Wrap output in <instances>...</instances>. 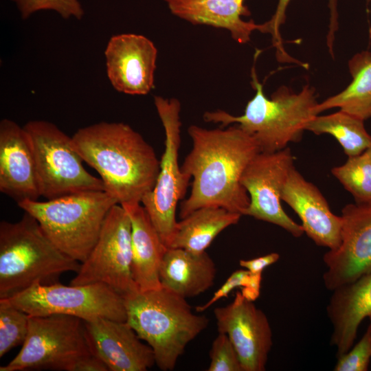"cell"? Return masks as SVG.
Instances as JSON below:
<instances>
[{
  "label": "cell",
  "mask_w": 371,
  "mask_h": 371,
  "mask_svg": "<svg viewBox=\"0 0 371 371\" xmlns=\"http://www.w3.org/2000/svg\"><path fill=\"white\" fill-rule=\"evenodd\" d=\"M192 148L181 169L192 178L189 196L180 205V218L208 206L245 214L250 199L240 179L251 160L260 152L255 139L238 125L188 129Z\"/></svg>",
  "instance_id": "obj_1"
},
{
  "label": "cell",
  "mask_w": 371,
  "mask_h": 371,
  "mask_svg": "<svg viewBox=\"0 0 371 371\" xmlns=\"http://www.w3.org/2000/svg\"><path fill=\"white\" fill-rule=\"evenodd\" d=\"M73 144L100 175L104 191L120 205L140 202L160 169L153 148L129 125L101 122L78 129Z\"/></svg>",
  "instance_id": "obj_2"
},
{
  "label": "cell",
  "mask_w": 371,
  "mask_h": 371,
  "mask_svg": "<svg viewBox=\"0 0 371 371\" xmlns=\"http://www.w3.org/2000/svg\"><path fill=\"white\" fill-rule=\"evenodd\" d=\"M254 69L253 67L251 85L256 94L247 102L242 115L217 110L205 112L203 119L219 123L222 127L238 124L255 139L260 152L274 153L284 149L290 142L301 141L307 124L317 115L315 109L318 102L315 89L308 85L298 93L282 86L267 98Z\"/></svg>",
  "instance_id": "obj_3"
},
{
  "label": "cell",
  "mask_w": 371,
  "mask_h": 371,
  "mask_svg": "<svg viewBox=\"0 0 371 371\" xmlns=\"http://www.w3.org/2000/svg\"><path fill=\"white\" fill-rule=\"evenodd\" d=\"M126 322L153 349L155 364L173 370L187 345L209 324L195 314L186 299L163 287L137 291L124 297Z\"/></svg>",
  "instance_id": "obj_4"
},
{
  "label": "cell",
  "mask_w": 371,
  "mask_h": 371,
  "mask_svg": "<svg viewBox=\"0 0 371 371\" xmlns=\"http://www.w3.org/2000/svg\"><path fill=\"white\" fill-rule=\"evenodd\" d=\"M80 262L60 251L37 220L24 212L17 222L0 223V299H8L35 282H59L66 272H78Z\"/></svg>",
  "instance_id": "obj_5"
},
{
  "label": "cell",
  "mask_w": 371,
  "mask_h": 371,
  "mask_svg": "<svg viewBox=\"0 0 371 371\" xmlns=\"http://www.w3.org/2000/svg\"><path fill=\"white\" fill-rule=\"evenodd\" d=\"M17 204L37 220L60 251L82 262L96 243L108 212L118 203L105 191H90Z\"/></svg>",
  "instance_id": "obj_6"
},
{
  "label": "cell",
  "mask_w": 371,
  "mask_h": 371,
  "mask_svg": "<svg viewBox=\"0 0 371 371\" xmlns=\"http://www.w3.org/2000/svg\"><path fill=\"white\" fill-rule=\"evenodd\" d=\"M23 127L33 145L41 196L52 199L79 192L104 191L101 179L85 168L71 137L45 120H32Z\"/></svg>",
  "instance_id": "obj_7"
},
{
  "label": "cell",
  "mask_w": 371,
  "mask_h": 371,
  "mask_svg": "<svg viewBox=\"0 0 371 371\" xmlns=\"http://www.w3.org/2000/svg\"><path fill=\"white\" fill-rule=\"evenodd\" d=\"M90 353L82 319L61 314L30 316L21 350L0 371H71L79 359Z\"/></svg>",
  "instance_id": "obj_8"
},
{
  "label": "cell",
  "mask_w": 371,
  "mask_h": 371,
  "mask_svg": "<svg viewBox=\"0 0 371 371\" xmlns=\"http://www.w3.org/2000/svg\"><path fill=\"white\" fill-rule=\"evenodd\" d=\"M154 103L165 132V150L153 189L141 201L164 244L168 247L177 221L176 210L185 197L190 177L178 162L181 144V104L176 98L155 96Z\"/></svg>",
  "instance_id": "obj_9"
},
{
  "label": "cell",
  "mask_w": 371,
  "mask_h": 371,
  "mask_svg": "<svg viewBox=\"0 0 371 371\" xmlns=\"http://www.w3.org/2000/svg\"><path fill=\"white\" fill-rule=\"evenodd\" d=\"M8 300L30 316L61 314L83 321L102 317L126 322L124 297L102 283L64 285L35 282Z\"/></svg>",
  "instance_id": "obj_10"
},
{
  "label": "cell",
  "mask_w": 371,
  "mask_h": 371,
  "mask_svg": "<svg viewBox=\"0 0 371 371\" xmlns=\"http://www.w3.org/2000/svg\"><path fill=\"white\" fill-rule=\"evenodd\" d=\"M131 223L125 209L114 205L96 243L70 284L102 283L126 297L139 291L132 276Z\"/></svg>",
  "instance_id": "obj_11"
},
{
  "label": "cell",
  "mask_w": 371,
  "mask_h": 371,
  "mask_svg": "<svg viewBox=\"0 0 371 371\" xmlns=\"http://www.w3.org/2000/svg\"><path fill=\"white\" fill-rule=\"evenodd\" d=\"M293 158L288 147L274 153L260 152L246 167L240 182L250 199L244 215L278 225L297 238L304 234V229L281 205L282 188L294 166Z\"/></svg>",
  "instance_id": "obj_12"
},
{
  "label": "cell",
  "mask_w": 371,
  "mask_h": 371,
  "mask_svg": "<svg viewBox=\"0 0 371 371\" xmlns=\"http://www.w3.org/2000/svg\"><path fill=\"white\" fill-rule=\"evenodd\" d=\"M341 218L340 244L323 256V282L330 291L371 271V203L348 204Z\"/></svg>",
  "instance_id": "obj_13"
},
{
  "label": "cell",
  "mask_w": 371,
  "mask_h": 371,
  "mask_svg": "<svg viewBox=\"0 0 371 371\" xmlns=\"http://www.w3.org/2000/svg\"><path fill=\"white\" fill-rule=\"evenodd\" d=\"M218 333L226 334L243 371H264L273 345L272 330L265 313L237 292L225 306L214 311Z\"/></svg>",
  "instance_id": "obj_14"
},
{
  "label": "cell",
  "mask_w": 371,
  "mask_h": 371,
  "mask_svg": "<svg viewBox=\"0 0 371 371\" xmlns=\"http://www.w3.org/2000/svg\"><path fill=\"white\" fill-rule=\"evenodd\" d=\"M104 56L113 88L129 95H146L154 87L157 49L147 37L120 34L111 37Z\"/></svg>",
  "instance_id": "obj_15"
},
{
  "label": "cell",
  "mask_w": 371,
  "mask_h": 371,
  "mask_svg": "<svg viewBox=\"0 0 371 371\" xmlns=\"http://www.w3.org/2000/svg\"><path fill=\"white\" fill-rule=\"evenodd\" d=\"M83 322L90 352L104 362L109 371H146L155 364L153 349L127 322L102 317Z\"/></svg>",
  "instance_id": "obj_16"
},
{
  "label": "cell",
  "mask_w": 371,
  "mask_h": 371,
  "mask_svg": "<svg viewBox=\"0 0 371 371\" xmlns=\"http://www.w3.org/2000/svg\"><path fill=\"white\" fill-rule=\"evenodd\" d=\"M0 192L17 203L41 196L30 137L9 119L0 122Z\"/></svg>",
  "instance_id": "obj_17"
},
{
  "label": "cell",
  "mask_w": 371,
  "mask_h": 371,
  "mask_svg": "<svg viewBox=\"0 0 371 371\" xmlns=\"http://www.w3.org/2000/svg\"><path fill=\"white\" fill-rule=\"evenodd\" d=\"M285 201L298 215L304 233L318 246L335 249L341 242V218L330 210L319 190L293 166L281 191Z\"/></svg>",
  "instance_id": "obj_18"
},
{
  "label": "cell",
  "mask_w": 371,
  "mask_h": 371,
  "mask_svg": "<svg viewBox=\"0 0 371 371\" xmlns=\"http://www.w3.org/2000/svg\"><path fill=\"white\" fill-rule=\"evenodd\" d=\"M326 312L333 328L330 345L338 357L353 346L361 323L371 321V271L333 290Z\"/></svg>",
  "instance_id": "obj_19"
},
{
  "label": "cell",
  "mask_w": 371,
  "mask_h": 371,
  "mask_svg": "<svg viewBox=\"0 0 371 371\" xmlns=\"http://www.w3.org/2000/svg\"><path fill=\"white\" fill-rule=\"evenodd\" d=\"M131 223L133 280L140 292L161 288L159 269L168 247L140 202L121 204Z\"/></svg>",
  "instance_id": "obj_20"
},
{
  "label": "cell",
  "mask_w": 371,
  "mask_h": 371,
  "mask_svg": "<svg viewBox=\"0 0 371 371\" xmlns=\"http://www.w3.org/2000/svg\"><path fill=\"white\" fill-rule=\"evenodd\" d=\"M244 0H173L168 3L171 12L194 25H206L228 30L239 43L249 41L255 30L262 32V24L242 16L250 14Z\"/></svg>",
  "instance_id": "obj_21"
},
{
  "label": "cell",
  "mask_w": 371,
  "mask_h": 371,
  "mask_svg": "<svg viewBox=\"0 0 371 371\" xmlns=\"http://www.w3.org/2000/svg\"><path fill=\"white\" fill-rule=\"evenodd\" d=\"M216 266L209 254L168 247L161 263V287L185 299L208 290L214 283Z\"/></svg>",
  "instance_id": "obj_22"
},
{
  "label": "cell",
  "mask_w": 371,
  "mask_h": 371,
  "mask_svg": "<svg viewBox=\"0 0 371 371\" xmlns=\"http://www.w3.org/2000/svg\"><path fill=\"white\" fill-rule=\"evenodd\" d=\"M241 216L240 214L220 207L199 208L177 221L168 247L203 253L222 231L237 224Z\"/></svg>",
  "instance_id": "obj_23"
},
{
  "label": "cell",
  "mask_w": 371,
  "mask_h": 371,
  "mask_svg": "<svg viewBox=\"0 0 371 371\" xmlns=\"http://www.w3.org/2000/svg\"><path fill=\"white\" fill-rule=\"evenodd\" d=\"M352 82L342 91L317 103L315 111L338 107L362 120L371 117V53L356 54L348 63Z\"/></svg>",
  "instance_id": "obj_24"
},
{
  "label": "cell",
  "mask_w": 371,
  "mask_h": 371,
  "mask_svg": "<svg viewBox=\"0 0 371 371\" xmlns=\"http://www.w3.org/2000/svg\"><path fill=\"white\" fill-rule=\"evenodd\" d=\"M363 120L342 111L327 115H318L306 126L315 135L327 133L340 144L348 157L359 155L371 145V135L365 128Z\"/></svg>",
  "instance_id": "obj_25"
},
{
  "label": "cell",
  "mask_w": 371,
  "mask_h": 371,
  "mask_svg": "<svg viewBox=\"0 0 371 371\" xmlns=\"http://www.w3.org/2000/svg\"><path fill=\"white\" fill-rule=\"evenodd\" d=\"M331 172L355 203H371V145L359 155L348 157Z\"/></svg>",
  "instance_id": "obj_26"
},
{
  "label": "cell",
  "mask_w": 371,
  "mask_h": 371,
  "mask_svg": "<svg viewBox=\"0 0 371 371\" xmlns=\"http://www.w3.org/2000/svg\"><path fill=\"white\" fill-rule=\"evenodd\" d=\"M30 315L8 299H0V357L23 345L28 333Z\"/></svg>",
  "instance_id": "obj_27"
},
{
  "label": "cell",
  "mask_w": 371,
  "mask_h": 371,
  "mask_svg": "<svg viewBox=\"0 0 371 371\" xmlns=\"http://www.w3.org/2000/svg\"><path fill=\"white\" fill-rule=\"evenodd\" d=\"M291 0H279L273 16L268 21L262 23L264 26L263 33H269L272 36L273 44L276 48L277 57L280 61L293 62L284 51L282 44V39L280 32L281 25L284 23L286 19V8ZM330 8V25L327 35V45L330 49V53L333 54V45L335 39V33L337 30V0H328Z\"/></svg>",
  "instance_id": "obj_28"
},
{
  "label": "cell",
  "mask_w": 371,
  "mask_h": 371,
  "mask_svg": "<svg viewBox=\"0 0 371 371\" xmlns=\"http://www.w3.org/2000/svg\"><path fill=\"white\" fill-rule=\"evenodd\" d=\"M262 273L254 274L247 269H238L233 272L225 283L203 305L196 307L197 313H202L216 302L225 297L234 289L241 288L242 295L249 300H256L260 294Z\"/></svg>",
  "instance_id": "obj_29"
},
{
  "label": "cell",
  "mask_w": 371,
  "mask_h": 371,
  "mask_svg": "<svg viewBox=\"0 0 371 371\" xmlns=\"http://www.w3.org/2000/svg\"><path fill=\"white\" fill-rule=\"evenodd\" d=\"M14 3L23 19L41 10H53L64 19H82L84 9L79 0H10Z\"/></svg>",
  "instance_id": "obj_30"
},
{
  "label": "cell",
  "mask_w": 371,
  "mask_h": 371,
  "mask_svg": "<svg viewBox=\"0 0 371 371\" xmlns=\"http://www.w3.org/2000/svg\"><path fill=\"white\" fill-rule=\"evenodd\" d=\"M207 371H243L238 354L228 336L218 333L210 351Z\"/></svg>",
  "instance_id": "obj_31"
},
{
  "label": "cell",
  "mask_w": 371,
  "mask_h": 371,
  "mask_svg": "<svg viewBox=\"0 0 371 371\" xmlns=\"http://www.w3.org/2000/svg\"><path fill=\"white\" fill-rule=\"evenodd\" d=\"M371 359V324L361 339L337 357L335 371H367Z\"/></svg>",
  "instance_id": "obj_32"
},
{
  "label": "cell",
  "mask_w": 371,
  "mask_h": 371,
  "mask_svg": "<svg viewBox=\"0 0 371 371\" xmlns=\"http://www.w3.org/2000/svg\"><path fill=\"white\" fill-rule=\"evenodd\" d=\"M280 258L278 253H271L267 255L258 257L251 260H240V267L248 270L252 273H262V271L268 266L276 263Z\"/></svg>",
  "instance_id": "obj_33"
},
{
  "label": "cell",
  "mask_w": 371,
  "mask_h": 371,
  "mask_svg": "<svg viewBox=\"0 0 371 371\" xmlns=\"http://www.w3.org/2000/svg\"><path fill=\"white\" fill-rule=\"evenodd\" d=\"M71 371H109V368L100 358L90 353L79 359Z\"/></svg>",
  "instance_id": "obj_34"
},
{
  "label": "cell",
  "mask_w": 371,
  "mask_h": 371,
  "mask_svg": "<svg viewBox=\"0 0 371 371\" xmlns=\"http://www.w3.org/2000/svg\"><path fill=\"white\" fill-rule=\"evenodd\" d=\"M166 2H167L168 3H170V1H173V0H164Z\"/></svg>",
  "instance_id": "obj_35"
},
{
  "label": "cell",
  "mask_w": 371,
  "mask_h": 371,
  "mask_svg": "<svg viewBox=\"0 0 371 371\" xmlns=\"http://www.w3.org/2000/svg\"><path fill=\"white\" fill-rule=\"evenodd\" d=\"M370 38H371V28H370Z\"/></svg>",
  "instance_id": "obj_36"
}]
</instances>
